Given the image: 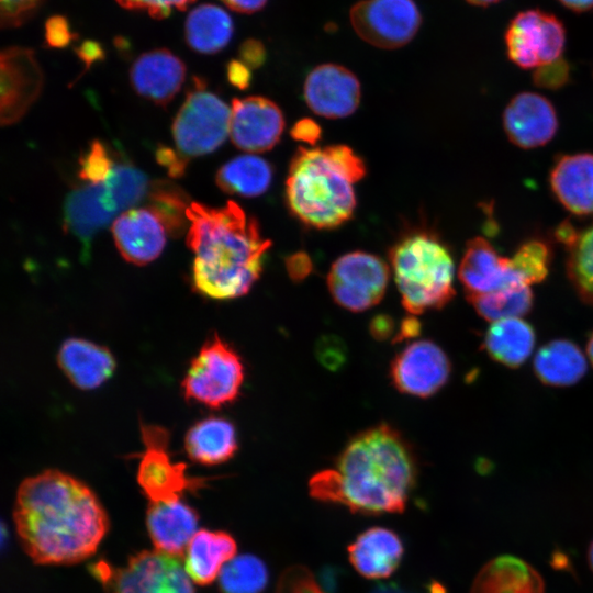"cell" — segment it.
<instances>
[{"label": "cell", "instance_id": "cell-2", "mask_svg": "<svg viewBox=\"0 0 593 593\" xmlns=\"http://www.w3.org/2000/svg\"><path fill=\"white\" fill-rule=\"evenodd\" d=\"M417 480L411 445L392 426L367 428L346 444L332 468L309 481L310 495L363 515L401 514Z\"/></svg>", "mask_w": 593, "mask_h": 593}, {"label": "cell", "instance_id": "cell-11", "mask_svg": "<svg viewBox=\"0 0 593 593\" xmlns=\"http://www.w3.org/2000/svg\"><path fill=\"white\" fill-rule=\"evenodd\" d=\"M389 276V266L380 257L351 251L334 261L327 275V287L338 305L351 312H363L382 300Z\"/></svg>", "mask_w": 593, "mask_h": 593}, {"label": "cell", "instance_id": "cell-37", "mask_svg": "<svg viewBox=\"0 0 593 593\" xmlns=\"http://www.w3.org/2000/svg\"><path fill=\"white\" fill-rule=\"evenodd\" d=\"M512 257L529 286L541 282L547 277L550 253L544 242H526Z\"/></svg>", "mask_w": 593, "mask_h": 593}, {"label": "cell", "instance_id": "cell-35", "mask_svg": "<svg viewBox=\"0 0 593 593\" xmlns=\"http://www.w3.org/2000/svg\"><path fill=\"white\" fill-rule=\"evenodd\" d=\"M148 209L161 221L174 237H179L187 227L189 220L187 210L191 204L186 191L170 180H155L148 189Z\"/></svg>", "mask_w": 593, "mask_h": 593}, {"label": "cell", "instance_id": "cell-41", "mask_svg": "<svg viewBox=\"0 0 593 593\" xmlns=\"http://www.w3.org/2000/svg\"><path fill=\"white\" fill-rule=\"evenodd\" d=\"M121 7L127 10H146L147 13L156 19L167 18L171 10L178 9L180 11L187 10V8L195 0H115Z\"/></svg>", "mask_w": 593, "mask_h": 593}, {"label": "cell", "instance_id": "cell-25", "mask_svg": "<svg viewBox=\"0 0 593 593\" xmlns=\"http://www.w3.org/2000/svg\"><path fill=\"white\" fill-rule=\"evenodd\" d=\"M57 362L68 380L86 391L99 388L115 370L114 357L108 348L75 337L61 344Z\"/></svg>", "mask_w": 593, "mask_h": 593}, {"label": "cell", "instance_id": "cell-21", "mask_svg": "<svg viewBox=\"0 0 593 593\" xmlns=\"http://www.w3.org/2000/svg\"><path fill=\"white\" fill-rule=\"evenodd\" d=\"M130 78L141 97L165 107L179 92L186 78V65L169 49L157 48L134 60Z\"/></svg>", "mask_w": 593, "mask_h": 593}, {"label": "cell", "instance_id": "cell-8", "mask_svg": "<svg viewBox=\"0 0 593 593\" xmlns=\"http://www.w3.org/2000/svg\"><path fill=\"white\" fill-rule=\"evenodd\" d=\"M244 374L239 355L214 334L191 360L181 383L182 391L186 400L219 409L238 398Z\"/></svg>", "mask_w": 593, "mask_h": 593}, {"label": "cell", "instance_id": "cell-38", "mask_svg": "<svg viewBox=\"0 0 593 593\" xmlns=\"http://www.w3.org/2000/svg\"><path fill=\"white\" fill-rule=\"evenodd\" d=\"M115 167L108 148L99 139L92 141L88 152L79 160V178L89 183L104 181Z\"/></svg>", "mask_w": 593, "mask_h": 593}, {"label": "cell", "instance_id": "cell-50", "mask_svg": "<svg viewBox=\"0 0 593 593\" xmlns=\"http://www.w3.org/2000/svg\"><path fill=\"white\" fill-rule=\"evenodd\" d=\"M230 9L240 13H254L261 10L268 0H221Z\"/></svg>", "mask_w": 593, "mask_h": 593}, {"label": "cell", "instance_id": "cell-36", "mask_svg": "<svg viewBox=\"0 0 593 593\" xmlns=\"http://www.w3.org/2000/svg\"><path fill=\"white\" fill-rule=\"evenodd\" d=\"M268 581L265 562L249 553L232 558L219 575L221 593H262Z\"/></svg>", "mask_w": 593, "mask_h": 593}, {"label": "cell", "instance_id": "cell-23", "mask_svg": "<svg viewBox=\"0 0 593 593\" xmlns=\"http://www.w3.org/2000/svg\"><path fill=\"white\" fill-rule=\"evenodd\" d=\"M347 551L351 566L360 575L384 579L400 566L404 546L395 532L374 526L360 533L349 544Z\"/></svg>", "mask_w": 593, "mask_h": 593}, {"label": "cell", "instance_id": "cell-26", "mask_svg": "<svg viewBox=\"0 0 593 593\" xmlns=\"http://www.w3.org/2000/svg\"><path fill=\"white\" fill-rule=\"evenodd\" d=\"M470 593H545L540 573L511 555L488 561L477 573Z\"/></svg>", "mask_w": 593, "mask_h": 593}, {"label": "cell", "instance_id": "cell-20", "mask_svg": "<svg viewBox=\"0 0 593 593\" xmlns=\"http://www.w3.org/2000/svg\"><path fill=\"white\" fill-rule=\"evenodd\" d=\"M115 246L122 257L143 266L155 260L166 245V227L148 208L130 209L111 226Z\"/></svg>", "mask_w": 593, "mask_h": 593}, {"label": "cell", "instance_id": "cell-46", "mask_svg": "<svg viewBox=\"0 0 593 593\" xmlns=\"http://www.w3.org/2000/svg\"><path fill=\"white\" fill-rule=\"evenodd\" d=\"M291 135L296 141L314 145L321 137V127L311 119H302L293 125Z\"/></svg>", "mask_w": 593, "mask_h": 593}, {"label": "cell", "instance_id": "cell-10", "mask_svg": "<svg viewBox=\"0 0 593 593\" xmlns=\"http://www.w3.org/2000/svg\"><path fill=\"white\" fill-rule=\"evenodd\" d=\"M141 433L144 451L137 482L149 502L178 500L186 491L193 492L203 485V479L188 475L186 463L172 461L165 427L142 423Z\"/></svg>", "mask_w": 593, "mask_h": 593}, {"label": "cell", "instance_id": "cell-56", "mask_svg": "<svg viewBox=\"0 0 593 593\" xmlns=\"http://www.w3.org/2000/svg\"><path fill=\"white\" fill-rule=\"evenodd\" d=\"M588 561H589V566H590L591 570L593 571V540L589 546Z\"/></svg>", "mask_w": 593, "mask_h": 593}, {"label": "cell", "instance_id": "cell-51", "mask_svg": "<svg viewBox=\"0 0 593 593\" xmlns=\"http://www.w3.org/2000/svg\"><path fill=\"white\" fill-rule=\"evenodd\" d=\"M421 324L417 320L410 317L406 318L400 327L399 335L396 336V342L402 340L406 337H415L419 333Z\"/></svg>", "mask_w": 593, "mask_h": 593}, {"label": "cell", "instance_id": "cell-47", "mask_svg": "<svg viewBox=\"0 0 593 593\" xmlns=\"http://www.w3.org/2000/svg\"><path fill=\"white\" fill-rule=\"evenodd\" d=\"M226 75L228 82L240 90L248 88L250 83V69L242 60H231L226 67Z\"/></svg>", "mask_w": 593, "mask_h": 593}, {"label": "cell", "instance_id": "cell-53", "mask_svg": "<svg viewBox=\"0 0 593 593\" xmlns=\"http://www.w3.org/2000/svg\"><path fill=\"white\" fill-rule=\"evenodd\" d=\"M391 321L387 317H377L372 324V332L377 337H385L391 333Z\"/></svg>", "mask_w": 593, "mask_h": 593}, {"label": "cell", "instance_id": "cell-43", "mask_svg": "<svg viewBox=\"0 0 593 593\" xmlns=\"http://www.w3.org/2000/svg\"><path fill=\"white\" fill-rule=\"evenodd\" d=\"M45 40L49 47L64 48L74 40L69 23L65 16H51L45 23Z\"/></svg>", "mask_w": 593, "mask_h": 593}, {"label": "cell", "instance_id": "cell-17", "mask_svg": "<svg viewBox=\"0 0 593 593\" xmlns=\"http://www.w3.org/2000/svg\"><path fill=\"white\" fill-rule=\"evenodd\" d=\"M303 94L314 113L327 119H342L357 110L361 88L358 78L346 67L323 64L307 75Z\"/></svg>", "mask_w": 593, "mask_h": 593}, {"label": "cell", "instance_id": "cell-5", "mask_svg": "<svg viewBox=\"0 0 593 593\" xmlns=\"http://www.w3.org/2000/svg\"><path fill=\"white\" fill-rule=\"evenodd\" d=\"M389 260L402 305L412 315L441 309L454 298V259L436 235H404L391 247Z\"/></svg>", "mask_w": 593, "mask_h": 593}, {"label": "cell", "instance_id": "cell-45", "mask_svg": "<svg viewBox=\"0 0 593 593\" xmlns=\"http://www.w3.org/2000/svg\"><path fill=\"white\" fill-rule=\"evenodd\" d=\"M240 60L249 68H258L266 60V48L264 44L256 38L245 40L238 49Z\"/></svg>", "mask_w": 593, "mask_h": 593}, {"label": "cell", "instance_id": "cell-34", "mask_svg": "<svg viewBox=\"0 0 593 593\" xmlns=\"http://www.w3.org/2000/svg\"><path fill=\"white\" fill-rule=\"evenodd\" d=\"M466 296L475 312L490 323L506 318H522L533 307V292L528 284H516Z\"/></svg>", "mask_w": 593, "mask_h": 593}, {"label": "cell", "instance_id": "cell-3", "mask_svg": "<svg viewBox=\"0 0 593 593\" xmlns=\"http://www.w3.org/2000/svg\"><path fill=\"white\" fill-rule=\"evenodd\" d=\"M187 217L194 291L214 300L246 294L259 279L271 246L256 219L234 201L220 208L191 202Z\"/></svg>", "mask_w": 593, "mask_h": 593}, {"label": "cell", "instance_id": "cell-54", "mask_svg": "<svg viewBox=\"0 0 593 593\" xmlns=\"http://www.w3.org/2000/svg\"><path fill=\"white\" fill-rule=\"evenodd\" d=\"M468 3L479 7H486L490 4H494L501 0H466Z\"/></svg>", "mask_w": 593, "mask_h": 593}, {"label": "cell", "instance_id": "cell-7", "mask_svg": "<svg viewBox=\"0 0 593 593\" xmlns=\"http://www.w3.org/2000/svg\"><path fill=\"white\" fill-rule=\"evenodd\" d=\"M91 573L110 593H194L181 557L160 550H143L114 568L98 561Z\"/></svg>", "mask_w": 593, "mask_h": 593}, {"label": "cell", "instance_id": "cell-32", "mask_svg": "<svg viewBox=\"0 0 593 593\" xmlns=\"http://www.w3.org/2000/svg\"><path fill=\"white\" fill-rule=\"evenodd\" d=\"M556 237L567 249V273L580 298L593 304V222L583 230L562 223Z\"/></svg>", "mask_w": 593, "mask_h": 593}, {"label": "cell", "instance_id": "cell-13", "mask_svg": "<svg viewBox=\"0 0 593 593\" xmlns=\"http://www.w3.org/2000/svg\"><path fill=\"white\" fill-rule=\"evenodd\" d=\"M349 16L359 37L385 49L411 42L422 24L414 0H361L350 9Z\"/></svg>", "mask_w": 593, "mask_h": 593}, {"label": "cell", "instance_id": "cell-15", "mask_svg": "<svg viewBox=\"0 0 593 593\" xmlns=\"http://www.w3.org/2000/svg\"><path fill=\"white\" fill-rule=\"evenodd\" d=\"M1 125L21 120L36 101L44 85L43 71L34 51L7 47L1 52Z\"/></svg>", "mask_w": 593, "mask_h": 593}, {"label": "cell", "instance_id": "cell-33", "mask_svg": "<svg viewBox=\"0 0 593 593\" xmlns=\"http://www.w3.org/2000/svg\"><path fill=\"white\" fill-rule=\"evenodd\" d=\"M271 165L257 155L246 154L234 157L217 171L219 188L244 198H255L267 191L272 181Z\"/></svg>", "mask_w": 593, "mask_h": 593}, {"label": "cell", "instance_id": "cell-40", "mask_svg": "<svg viewBox=\"0 0 593 593\" xmlns=\"http://www.w3.org/2000/svg\"><path fill=\"white\" fill-rule=\"evenodd\" d=\"M44 0H0L1 29L22 25L34 15Z\"/></svg>", "mask_w": 593, "mask_h": 593}, {"label": "cell", "instance_id": "cell-22", "mask_svg": "<svg viewBox=\"0 0 593 593\" xmlns=\"http://www.w3.org/2000/svg\"><path fill=\"white\" fill-rule=\"evenodd\" d=\"M198 522L195 510L181 499L149 502L146 513V526L155 548L181 558L198 532Z\"/></svg>", "mask_w": 593, "mask_h": 593}, {"label": "cell", "instance_id": "cell-12", "mask_svg": "<svg viewBox=\"0 0 593 593\" xmlns=\"http://www.w3.org/2000/svg\"><path fill=\"white\" fill-rule=\"evenodd\" d=\"M564 45L562 22L538 9L518 12L505 32L507 56L524 69H537L561 59Z\"/></svg>", "mask_w": 593, "mask_h": 593}, {"label": "cell", "instance_id": "cell-44", "mask_svg": "<svg viewBox=\"0 0 593 593\" xmlns=\"http://www.w3.org/2000/svg\"><path fill=\"white\" fill-rule=\"evenodd\" d=\"M156 159L158 164L164 166L171 178L183 176L189 159L172 148L160 145L156 150Z\"/></svg>", "mask_w": 593, "mask_h": 593}, {"label": "cell", "instance_id": "cell-4", "mask_svg": "<svg viewBox=\"0 0 593 593\" xmlns=\"http://www.w3.org/2000/svg\"><path fill=\"white\" fill-rule=\"evenodd\" d=\"M366 175L363 160L346 145L299 148L291 159L286 199L303 224L332 230L356 209L354 186Z\"/></svg>", "mask_w": 593, "mask_h": 593}, {"label": "cell", "instance_id": "cell-16", "mask_svg": "<svg viewBox=\"0 0 593 593\" xmlns=\"http://www.w3.org/2000/svg\"><path fill=\"white\" fill-rule=\"evenodd\" d=\"M283 128V114L273 101L258 96L233 100L230 136L239 149L269 150L279 142Z\"/></svg>", "mask_w": 593, "mask_h": 593}, {"label": "cell", "instance_id": "cell-55", "mask_svg": "<svg viewBox=\"0 0 593 593\" xmlns=\"http://www.w3.org/2000/svg\"><path fill=\"white\" fill-rule=\"evenodd\" d=\"M586 354L590 359V362L593 365V332L590 335V338L586 344Z\"/></svg>", "mask_w": 593, "mask_h": 593}, {"label": "cell", "instance_id": "cell-18", "mask_svg": "<svg viewBox=\"0 0 593 593\" xmlns=\"http://www.w3.org/2000/svg\"><path fill=\"white\" fill-rule=\"evenodd\" d=\"M458 276L466 295L528 284L513 257L499 255L483 237H474L467 243Z\"/></svg>", "mask_w": 593, "mask_h": 593}, {"label": "cell", "instance_id": "cell-1", "mask_svg": "<svg viewBox=\"0 0 593 593\" xmlns=\"http://www.w3.org/2000/svg\"><path fill=\"white\" fill-rule=\"evenodd\" d=\"M13 519L20 542L38 564H72L92 556L109 529L93 491L58 470L26 478L18 488Z\"/></svg>", "mask_w": 593, "mask_h": 593}, {"label": "cell", "instance_id": "cell-30", "mask_svg": "<svg viewBox=\"0 0 593 593\" xmlns=\"http://www.w3.org/2000/svg\"><path fill=\"white\" fill-rule=\"evenodd\" d=\"M535 340V332L529 323L521 317L506 318L490 324L482 347L494 361L518 368L532 355Z\"/></svg>", "mask_w": 593, "mask_h": 593}, {"label": "cell", "instance_id": "cell-48", "mask_svg": "<svg viewBox=\"0 0 593 593\" xmlns=\"http://www.w3.org/2000/svg\"><path fill=\"white\" fill-rule=\"evenodd\" d=\"M77 56L85 64V71L90 66L104 58V51L101 45L96 41H85L79 47L76 48ZM83 71V72H85Z\"/></svg>", "mask_w": 593, "mask_h": 593}, {"label": "cell", "instance_id": "cell-31", "mask_svg": "<svg viewBox=\"0 0 593 593\" xmlns=\"http://www.w3.org/2000/svg\"><path fill=\"white\" fill-rule=\"evenodd\" d=\"M234 24L231 15L221 7L204 3L188 14L184 23L187 44L201 54H215L231 41Z\"/></svg>", "mask_w": 593, "mask_h": 593}, {"label": "cell", "instance_id": "cell-39", "mask_svg": "<svg viewBox=\"0 0 593 593\" xmlns=\"http://www.w3.org/2000/svg\"><path fill=\"white\" fill-rule=\"evenodd\" d=\"M276 593H326L312 571L304 566H291L280 575Z\"/></svg>", "mask_w": 593, "mask_h": 593}, {"label": "cell", "instance_id": "cell-24", "mask_svg": "<svg viewBox=\"0 0 593 593\" xmlns=\"http://www.w3.org/2000/svg\"><path fill=\"white\" fill-rule=\"evenodd\" d=\"M557 200L574 215L593 214V154L561 156L549 176Z\"/></svg>", "mask_w": 593, "mask_h": 593}, {"label": "cell", "instance_id": "cell-42", "mask_svg": "<svg viewBox=\"0 0 593 593\" xmlns=\"http://www.w3.org/2000/svg\"><path fill=\"white\" fill-rule=\"evenodd\" d=\"M569 65L561 58L550 65L537 68L534 80L537 86L556 89L568 81Z\"/></svg>", "mask_w": 593, "mask_h": 593}, {"label": "cell", "instance_id": "cell-14", "mask_svg": "<svg viewBox=\"0 0 593 593\" xmlns=\"http://www.w3.org/2000/svg\"><path fill=\"white\" fill-rule=\"evenodd\" d=\"M450 372L448 356L428 339L411 343L390 365V378L395 389L417 398L437 393L447 383Z\"/></svg>", "mask_w": 593, "mask_h": 593}, {"label": "cell", "instance_id": "cell-28", "mask_svg": "<svg viewBox=\"0 0 593 593\" xmlns=\"http://www.w3.org/2000/svg\"><path fill=\"white\" fill-rule=\"evenodd\" d=\"M184 449L192 461L201 465L226 462L238 449L236 429L224 417L209 416L189 428L184 437Z\"/></svg>", "mask_w": 593, "mask_h": 593}, {"label": "cell", "instance_id": "cell-27", "mask_svg": "<svg viewBox=\"0 0 593 593\" xmlns=\"http://www.w3.org/2000/svg\"><path fill=\"white\" fill-rule=\"evenodd\" d=\"M236 550L237 545L231 534L223 530L200 529L190 540L183 555L186 571L193 583L208 585L235 557Z\"/></svg>", "mask_w": 593, "mask_h": 593}, {"label": "cell", "instance_id": "cell-52", "mask_svg": "<svg viewBox=\"0 0 593 593\" xmlns=\"http://www.w3.org/2000/svg\"><path fill=\"white\" fill-rule=\"evenodd\" d=\"M563 7L574 12H585L593 9V0H558Z\"/></svg>", "mask_w": 593, "mask_h": 593}, {"label": "cell", "instance_id": "cell-6", "mask_svg": "<svg viewBox=\"0 0 593 593\" xmlns=\"http://www.w3.org/2000/svg\"><path fill=\"white\" fill-rule=\"evenodd\" d=\"M147 176L135 166L116 164L102 182L72 190L64 203V226L88 247L94 235L137 204L149 189Z\"/></svg>", "mask_w": 593, "mask_h": 593}, {"label": "cell", "instance_id": "cell-19", "mask_svg": "<svg viewBox=\"0 0 593 593\" xmlns=\"http://www.w3.org/2000/svg\"><path fill=\"white\" fill-rule=\"evenodd\" d=\"M503 127L511 143L532 149L553 138L558 130V116L546 97L524 91L514 96L505 107Z\"/></svg>", "mask_w": 593, "mask_h": 593}, {"label": "cell", "instance_id": "cell-49", "mask_svg": "<svg viewBox=\"0 0 593 593\" xmlns=\"http://www.w3.org/2000/svg\"><path fill=\"white\" fill-rule=\"evenodd\" d=\"M311 267V260L304 253H296L287 260L289 275L296 281L305 278L309 275Z\"/></svg>", "mask_w": 593, "mask_h": 593}, {"label": "cell", "instance_id": "cell-29", "mask_svg": "<svg viewBox=\"0 0 593 593\" xmlns=\"http://www.w3.org/2000/svg\"><path fill=\"white\" fill-rule=\"evenodd\" d=\"M533 368L544 384L570 387L583 378L588 362L578 345L560 338L548 342L537 350Z\"/></svg>", "mask_w": 593, "mask_h": 593}, {"label": "cell", "instance_id": "cell-9", "mask_svg": "<svg viewBox=\"0 0 593 593\" xmlns=\"http://www.w3.org/2000/svg\"><path fill=\"white\" fill-rule=\"evenodd\" d=\"M194 88L188 92L174 123L172 136L179 153L186 158L210 154L230 134L231 109L202 80L193 78Z\"/></svg>", "mask_w": 593, "mask_h": 593}]
</instances>
